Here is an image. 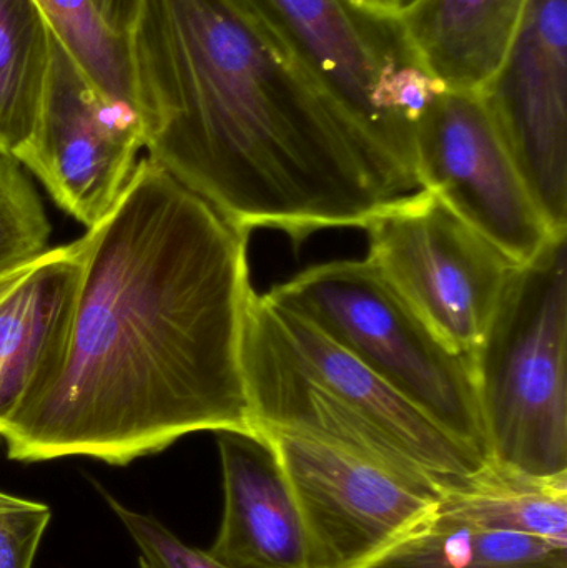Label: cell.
<instances>
[{
  "label": "cell",
  "instance_id": "cell-21",
  "mask_svg": "<svg viewBox=\"0 0 567 568\" xmlns=\"http://www.w3.org/2000/svg\"><path fill=\"white\" fill-rule=\"evenodd\" d=\"M50 519L47 504L0 490V568H32Z\"/></svg>",
  "mask_w": 567,
  "mask_h": 568
},
{
  "label": "cell",
  "instance_id": "cell-20",
  "mask_svg": "<svg viewBox=\"0 0 567 568\" xmlns=\"http://www.w3.org/2000/svg\"><path fill=\"white\" fill-rule=\"evenodd\" d=\"M103 499L139 547V560L146 568H233L215 559L209 550L190 547L155 517L136 513L109 494L103 493Z\"/></svg>",
  "mask_w": 567,
  "mask_h": 568
},
{
  "label": "cell",
  "instance_id": "cell-11",
  "mask_svg": "<svg viewBox=\"0 0 567 568\" xmlns=\"http://www.w3.org/2000/svg\"><path fill=\"white\" fill-rule=\"evenodd\" d=\"M556 235L567 232V0H529L498 75L482 92Z\"/></svg>",
  "mask_w": 567,
  "mask_h": 568
},
{
  "label": "cell",
  "instance_id": "cell-17",
  "mask_svg": "<svg viewBox=\"0 0 567 568\" xmlns=\"http://www.w3.org/2000/svg\"><path fill=\"white\" fill-rule=\"evenodd\" d=\"M52 32L33 0H0V150L29 146L49 85Z\"/></svg>",
  "mask_w": 567,
  "mask_h": 568
},
{
  "label": "cell",
  "instance_id": "cell-22",
  "mask_svg": "<svg viewBox=\"0 0 567 568\" xmlns=\"http://www.w3.org/2000/svg\"><path fill=\"white\" fill-rule=\"evenodd\" d=\"M100 13L120 36H129L142 0H95Z\"/></svg>",
  "mask_w": 567,
  "mask_h": 568
},
{
  "label": "cell",
  "instance_id": "cell-15",
  "mask_svg": "<svg viewBox=\"0 0 567 568\" xmlns=\"http://www.w3.org/2000/svg\"><path fill=\"white\" fill-rule=\"evenodd\" d=\"M363 568H567V549L435 509Z\"/></svg>",
  "mask_w": 567,
  "mask_h": 568
},
{
  "label": "cell",
  "instance_id": "cell-4",
  "mask_svg": "<svg viewBox=\"0 0 567 568\" xmlns=\"http://www.w3.org/2000/svg\"><path fill=\"white\" fill-rule=\"evenodd\" d=\"M567 245L518 265L472 356L492 466L567 476Z\"/></svg>",
  "mask_w": 567,
  "mask_h": 568
},
{
  "label": "cell",
  "instance_id": "cell-8",
  "mask_svg": "<svg viewBox=\"0 0 567 568\" xmlns=\"http://www.w3.org/2000/svg\"><path fill=\"white\" fill-rule=\"evenodd\" d=\"M295 494L308 568H363L428 516L439 489L332 444L263 433Z\"/></svg>",
  "mask_w": 567,
  "mask_h": 568
},
{
  "label": "cell",
  "instance_id": "cell-19",
  "mask_svg": "<svg viewBox=\"0 0 567 568\" xmlns=\"http://www.w3.org/2000/svg\"><path fill=\"white\" fill-rule=\"evenodd\" d=\"M50 230L27 170L0 150V275L45 252Z\"/></svg>",
  "mask_w": 567,
  "mask_h": 568
},
{
  "label": "cell",
  "instance_id": "cell-1",
  "mask_svg": "<svg viewBox=\"0 0 567 568\" xmlns=\"http://www.w3.org/2000/svg\"><path fill=\"white\" fill-rule=\"evenodd\" d=\"M65 363L2 437L17 463L129 466L203 430H255L243 377L249 232L145 156L82 236Z\"/></svg>",
  "mask_w": 567,
  "mask_h": 568
},
{
  "label": "cell",
  "instance_id": "cell-5",
  "mask_svg": "<svg viewBox=\"0 0 567 568\" xmlns=\"http://www.w3.org/2000/svg\"><path fill=\"white\" fill-rule=\"evenodd\" d=\"M266 294L312 321L488 463L472 357L443 343L368 260L312 266Z\"/></svg>",
  "mask_w": 567,
  "mask_h": 568
},
{
  "label": "cell",
  "instance_id": "cell-10",
  "mask_svg": "<svg viewBox=\"0 0 567 568\" xmlns=\"http://www.w3.org/2000/svg\"><path fill=\"white\" fill-rule=\"evenodd\" d=\"M143 149L135 110L100 93L52 36V63L42 112L23 169L53 202L87 229L110 212Z\"/></svg>",
  "mask_w": 567,
  "mask_h": 568
},
{
  "label": "cell",
  "instance_id": "cell-18",
  "mask_svg": "<svg viewBox=\"0 0 567 568\" xmlns=\"http://www.w3.org/2000/svg\"><path fill=\"white\" fill-rule=\"evenodd\" d=\"M50 32L103 95L135 110L126 39L107 23L95 0H33Z\"/></svg>",
  "mask_w": 567,
  "mask_h": 568
},
{
  "label": "cell",
  "instance_id": "cell-14",
  "mask_svg": "<svg viewBox=\"0 0 567 568\" xmlns=\"http://www.w3.org/2000/svg\"><path fill=\"white\" fill-rule=\"evenodd\" d=\"M529 0H412L396 12L406 45L443 90L482 93L508 59Z\"/></svg>",
  "mask_w": 567,
  "mask_h": 568
},
{
  "label": "cell",
  "instance_id": "cell-24",
  "mask_svg": "<svg viewBox=\"0 0 567 568\" xmlns=\"http://www.w3.org/2000/svg\"><path fill=\"white\" fill-rule=\"evenodd\" d=\"M140 568H146L145 564L142 562V560H139Z\"/></svg>",
  "mask_w": 567,
  "mask_h": 568
},
{
  "label": "cell",
  "instance_id": "cell-2",
  "mask_svg": "<svg viewBox=\"0 0 567 568\" xmlns=\"http://www.w3.org/2000/svg\"><path fill=\"white\" fill-rule=\"evenodd\" d=\"M149 159L240 229H365L415 192L250 0H142L126 36Z\"/></svg>",
  "mask_w": 567,
  "mask_h": 568
},
{
  "label": "cell",
  "instance_id": "cell-23",
  "mask_svg": "<svg viewBox=\"0 0 567 568\" xmlns=\"http://www.w3.org/2000/svg\"><path fill=\"white\" fill-rule=\"evenodd\" d=\"M355 2L365 7V9L373 10V12L383 13V16H395L402 9L405 0H355Z\"/></svg>",
  "mask_w": 567,
  "mask_h": 568
},
{
  "label": "cell",
  "instance_id": "cell-13",
  "mask_svg": "<svg viewBox=\"0 0 567 568\" xmlns=\"http://www.w3.org/2000/svg\"><path fill=\"white\" fill-rule=\"evenodd\" d=\"M215 436L223 516L209 552L233 568H308L302 514L269 437L243 429Z\"/></svg>",
  "mask_w": 567,
  "mask_h": 568
},
{
  "label": "cell",
  "instance_id": "cell-7",
  "mask_svg": "<svg viewBox=\"0 0 567 568\" xmlns=\"http://www.w3.org/2000/svg\"><path fill=\"white\" fill-rule=\"evenodd\" d=\"M365 230L376 272L443 343L472 357L518 265L428 190L386 203Z\"/></svg>",
  "mask_w": 567,
  "mask_h": 568
},
{
  "label": "cell",
  "instance_id": "cell-6",
  "mask_svg": "<svg viewBox=\"0 0 567 568\" xmlns=\"http://www.w3.org/2000/svg\"><path fill=\"white\" fill-rule=\"evenodd\" d=\"M353 125L418 189L416 123L438 85L395 16L355 0H250Z\"/></svg>",
  "mask_w": 567,
  "mask_h": 568
},
{
  "label": "cell",
  "instance_id": "cell-3",
  "mask_svg": "<svg viewBox=\"0 0 567 568\" xmlns=\"http://www.w3.org/2000/svg\"><path fill=\"white\" fill-rule=\"evenodd\" d=\"M242 364L250 420L260 433L313 437L439 490L488 464L269 294L250 300Z\"/></svg>",
  "mask_w": 567,
  "mask_h": 568
},
{
  "label": "cell",
  "instance_id": "cell-9",
  "mask_svg": "<svg viewBox=\"0 0 567 568\" xmlns=\"http://www.w3.org/2000/svg\"><path fill=\"white\" fill-rule=\"evenodd\" d=\"M416 182L525 265L555 239L482 93L439 90L416 123ZM565 235V233H561Z\"/></svg>",
  "mask_w": 567,
  "mask_h": 568
},
{
  "label": "cell",
  "instance_id": "cell-16",
  "mask_svg": "<svg viewBox=\"0 0 567 568\" xmlns=\"http://www.w3.org/2000/svg\"><path fill=\"white\" fill-rule=\"evenodd\" d=\"M438 506L567 549V476L543 479L486 464L465 483L439 490Z\"/></svg>",
  "mask_w": 567,
  "mask_h": 568
},
{
  "label": "cell",
  "instance_id": "cell-12",
  "mask_svg": "<svg viewBox=\"0 0 567 568\" xmlns=\"http://www.w3.org/2000/svg\"><path fill=\"white\" fill-rule=\"evenodd\" d=\"M82 268L79 239L0 275V439L62 371Z\"/></svg>",
  "mask_w": 567,
  "mask_h": 568
}]
</instances>
